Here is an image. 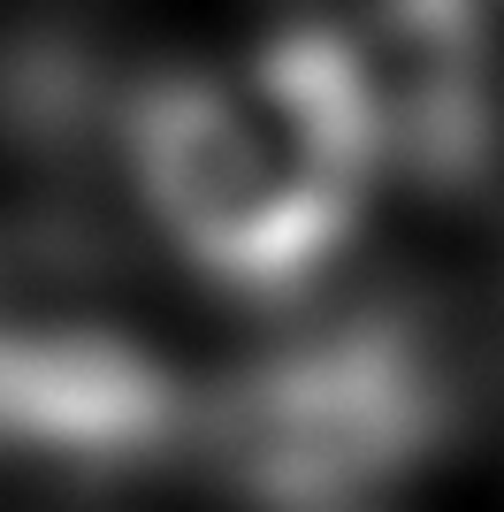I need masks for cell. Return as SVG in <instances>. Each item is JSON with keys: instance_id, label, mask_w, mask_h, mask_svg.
Listing matches in <instances>:
<instances>
[{"instance_id": "obj_1", "label": "cell", "mask_w": 504, "mask_h": 512, "mask_svg": "<svg viewBox=\"0 0 504 512\" xmlns=\"http://www.w3.org/2000/svg\"><path fill=\"white\" fill-rule=\"evenodd\" d=\"M375 169V123L336 39L260 46L184 77L138 123L161 222L237 283H291L336 245Z\"/></svg>"}, {"instance_id": "obj_2", "label": "cell", "mask_w": 504, "mask_h": 512, "mask_svg": "<svg viewBox=\"0 0 504 512\" xmlns=\"http://www.w3.org/2000/svg\"><path fill=\"white\" fill-rule=\"evenodd\" d=\"M344 46L352 85L375 123V153L451 161L474 138L482 100V31L466 0H375Z\"/></svg>"}]
</instances>
